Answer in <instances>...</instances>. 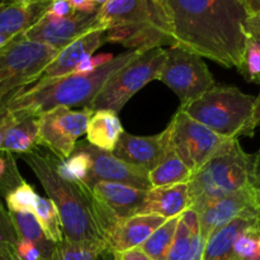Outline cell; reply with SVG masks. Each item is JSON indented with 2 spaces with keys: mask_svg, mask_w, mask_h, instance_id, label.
Returning <instances> with one entry per match:
<instances>
[{
  "mask_svg": "<svg viewBox=\"0 0 260 260\" xmlns=\"http://www.w3.org/2000/svg\"><path fill=\"white\" fill-rule=\"evenodd\" d=\"M165 51L167 60L157 80L177 94L180 106L196 101L216 85L215 78L200 55L175 46Z\"/></svg>",
  "mask_w": 260,
  "mask_h": 260,
  "instance_id": "30bf717a",
  "label": "cell"
},
{
  "mask_svg": "<svg viewBox=\"0 0 260 260\" xmlns=\"http://www.w3.org/2000/svg\"><path fill=\"white\" fill-rule=\"evenodd\" d=\"M32 213L37 220L40 228L42 229L46 238L51 243L58 244L60 241H62L63 233L60 216H58L57 208L50 198H43L38 196Z\"/></svg>",
  "mask_w": 260,
  "mask_h": 260,
  "instance_id": "484cf974",
  "label": "cell"
},
{
  "mask_svg": "<svg viewBox=\"0 0 260 260\" xmlns=\"http://www.w3.org/2000/svg\"><path fill=\"white\" fill-rule=\"evenodd\" d=\"M10 40H12V38H8V37H5V36H3L2 33H0V48H2V47H4V46L7 45V43L9 42Z\"/></svg>",
  "mask_w": 260,
  "mask_h": 260,
  "instance_id": "b9f144b4",
  "label": "cell"
},
{
  "mask_svg": "<svg viewBox=\"0 0 260 260\" xmlns=\"http://www.w3.org/2000/svg\"><path fill=\"white\" fill-rule=\"evenodd\" d=\"M9 2H14V3H28V2H32V0H9Z\"/></svg>",
  "mask_w": 260,
  "mask_h": 260,
  "instance_id": "f6af8a7d",
  "label": "cell"
},
{
  "mask_svg": "<svg viewBox=\"0 0 260 260\" xmlns=\"http://www.w3.org/2000/svg\"><path fill=\"white\" fill-rule=\"evenodd\" d=\"M198 228V217L194 211L189 208L180 215L167 260H184L189 251L193 233Z\"/></svg>",
  "mask_w": 260,
  "mask_h": 260,
  "instance_id": "d4e9b609",
  "label": "cell"
},
{
  "mask_svg": "<svg viewBox=\"0 0 260 260\" xmlns=\"http://www.w3.org/2000/svg\"><path fill=\"white\" fill-rule=\"evenodd\" d=\"M7 114H8L7 108H5L4 106H0V122H2L3 119H4V117L7 116Z\"/></svg>",
  "mask_w": 260,
  "mask_h": 260,
  "instance_id": "7bdbcfd3",
  "label": "cell"
},
{
  "mask_svg": "<svg viewBox=\"0 0 260 260\" xmlns=\"http://www.w3.org/2000/svg\"><path fill=\"white\" fill-rule=\"evenodd\" d=\"M187 210H189L188 183L150 189L139 215H154L169 220Z\"/></svg>",
  "mask_w": 260,
  "mask_h": 260,
  "instance_id": "44dd1931",
  "label": "cell"
},
{
  "mask_svg": "<svg viewBox=\"0 0 260 260\" xmlns=\"http://www.w3.org/2000/svg\"><path fill=\"white\" fill-rule=\"evenodd\" d=\"M114 56L111 53H99L95 56H89L85 57L73 71V75H88V74L94 73L98 69L103 68L104 65L111 62ZM71 75V74H70Z\"/></svg>",
  "mask_w": 260,
  "mask_h": 260,
  "instance_id": "d6a6232c",
  "label": "cell"
},
{
  "mask_svg": "<svg viewBox=\"0 0 260 260\" xmlns=\"http://www.w3.org/2000/svg\"><path fill=\"white\" fill-rule=\"evenodd\" d=\"M179 217L180 216H178L165 221L150 235V238L140 246V249L152 260H167Z\"/></svg>",
  "mask_w": 260,
  "mask_h": 260,
  "instance_id": "4316f807",
  "label": "cell"
},
{
  "mask_svg": "<svg viewBox=\"0 0 260 260\" xmlns=\"http://www.w3.org/2000/svg\"><path fill=\"white\" fill-rule=\"evenodd\" d=\"M250 185L255 194V202L260 212V149L256 151V154L251 155Z\"/></svg>",
  "mask_w": 260,
  "mask_h": 260,
  "instance_id": "836d02e7",
  "label": "cell"
},
{
  "mask_svg": "<svg viewBox=\"0 0 260 260\" xmlns=\"http://www.w3.org/2000/svg\"><path fill=\"white\" fill-rule=\"evenodd\" d=\"M75 150L85 151L90 156V173L85 183L89 188H91V185L96 182H113L131 185L146 192L152 189L149 180V172L118 159L114 156L113 152L96 149L86 140L79 141Z\"/></svg>",
  "mask_w": 260,
  "mask_h": 260,
  "instance_id": "7c38bea8",
  "label": "cell"
},
{
  "mask_svg": "<svg viewBox=\"0 0 260 260\" xmlns=\"http://www.w3.org/2000/svg\"><path fill=\"white\" fill-rule=\"evenodd\" d=\"M167 218L154 215H135L117 221L107 233L106 260H117V255L129 249L140 248Z\"/></svg>",
  "mask_w": 260,
  "mask_h": 260,
  "instance_id": "5bb4252c",
  "label": "cell"
},
{
  "mask_svg": "<svg viewBox=\"0 0 260 260\" xmlns=\"http://www.w3.org/2000/svg\"><path fill=\"white\" fill-rule=\"evenodd\" d=\"M19 239L17 229H15L12 217H10L9 211L5 210L3 202L0 201V245L12 246L15 249Z\"/></svg>",
  "mask_w": 260,
  "mask_h": 260,
  "instance_id": "1f68e13d",
  "label": "cell"
},
{
  "mask_svg": "<svg viewBox=\"0 0 260 260\" xmlns=\"http://www.w3.org/2000/svg\"><path fill=\"white\" fill-rule=\"evenodd\" d=\"M244 4L249 15L260 13V0H244Z\"/></svg>",
  "mask_w": 260,
  "mask_h": 260,
  "instance_id": "ab89813d",
  "label": "cell"
},
{
  "mask_svg": "<svg viewBox=\"0 0 260 260\" xmlns=\"http://www.w3.org/2000/svg\"><path fill=\"white\" fill-rule=\"evenodd\" d=\"M165 131L168 150L174 152L193 174L197 173L228 140H230L198 123L180 108Z\"/></svg>",
  "mask_w": 260,
  "mask_h": 260,
  "instance_id": "9c48e42d",
  "label": "cell"
},
{
  "mask_svg": "<svg viewBox=\"0 0 260 260\" xmlns=\"http://www.w3.org/2000/svg\"><path fill=\"white\" fill-rule=\"evenodd\" d=\"M124 129L116 112L99 109L93 112L86 128V141L96 149L111 151L116 149Z\"/></svg>",
  "mask_w": 260,
  "mask_h": 260,
  "instance_id": "603a6c76",
  "label": "cell"
},
{
  "mask_svg": "<svg viewBox=\"0 0 260 260\" xmlns=\"http://www.w3.org/2000/svg\"><path fill=\"white\" fill-rule=\"evenodd\" d=\"M93 112L88 108L73 111L56 107L38 116L37 146L46 147L60 160L70 157L79 137L86 134Z\"/></svg>",
  "mask_w": 260,
  "mask_h": 260,
  "instance_id": "8fae6325",
  "label": "cell"
},
{
  "mask_svg": "<svg viewBox=\"0 0 260 260\" xmlns=\"http://www.w3.org/2000/svg\"><path fill=\"white\" fill-rule=\"evenodd\" d=\"M94 2H95L96 4H98L99 7H101V5H103L104 3H107V2H108V0H94Z\"/></svg>",
  "mask_w": 260,
  "mask_h": 260,
  "instance_id": "ee69618b",
  "label": "cell"
},
{
  "mask_svg": "<svg viewBox=\"0 0 260 260\" xmlns=\"http://www.w3.org/2000/svg\"><path fill=\"white\" fill-rule=\"evenodd\" d=\"M94 28H101L96 23V13L88 14L75 12L65 18L45 15L33 27L25 30L23 37L60 51Z\"/></svg>",
  "mask_w": 260,
  "mask_h": 260,
  "instance_id": "4fadbf2b",
  "label": "cell"
},
{
  "mask_svg": "<svg viewBox=\"0 0 260 260\" xmlns=\"http://www.w3.org/2000/svg\"><path fill=\"white\" fill-rule=\"evenodd\" d=\"M96 23L107 30V42L131 51L174 46L162 0H108L99 7Z\"/></svg>",
  "mask_w": 260,
  "mask_h": 260,
  "instance_id": "277c9868",
  "label": "cell"
},
{
  "mask_svg": "<svg viewBox=\"0 0 260 260\" xmlns=\"http://www.w3.org/2000/svg\"><path fill=\"white\" fill-rule=\"evenodd\" d=\"M250 207H258L255 202V194L251 187L210 202L202 210L196 212L198 217L201 238L207 241V239L217 229L225 226Z\"/></svg>",
  "mask_w": 260,
  "mask_h": 260,
  "instance_id": "9a60e30c",
  "label": "cell"
},
{
  "mask_svg": "<svg viewBox=\"0 0 260 260\" xmlns=\"http://www.w3.org/2000/svg\"><path fill=\"white\" fill-rule=\"evenodd\" d=\"M90 189L98 202L117 220L139 215L149 192L113 182H96Z\"/></svg>",
  "mask_w": 260,
  "mask_h": 260,
  "instance_id": "ac0fdd59",
  "label": "cell"
},
{
  "mask_svg": "<svg viewBox=\"0 0 260 260\" xmlns=\"http://www.w3.org/2000/svg\"><path fill=\"white\" fill-rule=\"evenodd\" d=\"M250 260H260V259H250Z\"/></svg>",
  "mask_w": 260,
  "mask_h": 260,
  "instance_id": "bcb514c9",
  "label": "cell"
},
{
  "mask_svg": "<svg viewBox=\"0 0 260 260\" xmlns=\"http://www.w3.org/2000/svg\"><path fill=\"white\" fill-rule=\"evenodd\" d=\"M0 260H20L14 248L0 245Z\"/></svg>",
  "mask_w": 260,
  "mask_h": 260,
  "instance_id": "f35d334b",
  "label": "cell"
},
{
  "mask_svg": "<svg viewBox=\"0 0 260 260\" xmlns=\"http://www.w3.org/2000/svg\"><path fill=\"white\" fill-rule=\"evenodd\" d=\"M12 114L13 119L5 131L0 152L24 155L35 151L37 146L38 116L20 113Z\"/></svg>",
  "mask_w": 260,
  "mask_h": 260,
  "instance_id": "7402d4cb",
  "label": "cell"
},
{
  "mask_svg": "<svg viewBox=\"0 0 260 260\" xmlns=\"http://www.w3.org/2000/svg\"><path fill=\"white\" fill-rule=\"evenodd\" d=\"M75 10L70 5L68 0H52L50 5V9L46 13V15L55 18H65L69 15H73Z\"/></svg>",
  "mask_w": 260,
  "mask_h": 260,
  "instance_id": "e575fe53",
  "label": "cell"
},
{
  "mask_svg": "<svg viewBox=\"0 0 260 260\" xmlns=\"http://www.w3.org/2000/svg\"><path fill=\"white\" fill-rule=\"evenodd\" d=\"M165 60L167 51L162 50V47L139 52L131 61L109 76L86 108L91 112L108 109L118 114L137 91L150 81L157 80Z\"/></svg>",
  "mask_w": 260,
  "mask_h": 260,
  "instance_id": "52a82bcc",
  "label": "cell"
},
{
  "mask_svg": "<svg viewBox=\"0 0 260 260\" xmlns=\"http://www.w3.org/2000/svg\"><path fill=\"white\" fill-rule=\"evenodd\" d=\"M251 155L239 139H230L216 151L188 183L189 208L194 212L218 198L250 188Z\"/></svg>",
  "mask_w": 260,
  "mask_h": 260,
  "instance_id": "5b68a950",
  "label": "cell"
},
{
  "mask_svg": "<svg viewBox=\"0 0 260 260\" xmlns=\"http://www.w3.org/2000/svg\"><path fill=\"white\" fill-rule=\"evenodd\" d=\"M254 123L255 127H260V90L255 96V104H254Z\"/></svg>",
  "mask_w": 260,
  "mask_h": 260,
  "instance_id": "60d3db41",
  "label": "cell"
},
{
  "mask_svg": "<svg viewBox=\"0 0 260 260\" xmlns=\"http://www.w3.org/2000/svg\"><path fill=\"white\" fill-rule=\"evenodd\" d=\"M239 73L250 83L260 85V45L249 38L246 41L243 63Z\"/></svg>",
  "mask_w": 260,
  "mask_h": 260,
  "instance_id": "f546056e",
  "label": "cell"
},
{
  "mask_svg": "<svg viewBox=\"0 0 260 260\" xmlns=\"http://www.w3.org/2000/svg\"><path fill=\"white\" fill-rule=\"evenodd\" d=\"M58 51L23 35L0 48V106L12 95L35 84Z\"/></svg>",
  "mask_w": 260,
  "mask_h": 260,
  "instance_id": "ba28073f",
  "label": "cell"
},
{
  "mask_svg": "<svg viewBox=\"0 0 260 260\" xmlns=\"http://www.w3.org/2000/svg\"><path fill=\"white\" fill-rule=\"evenodd\" d=\"M168 152L167 131L154 136H135L124 131L113 150L114 156L151 172Z\"/></svg>",
  "mask_w": 260,
  "mask_h": 260,
  "instance_id": "2e32d148",
  "label": "cell"
},
{
  "mask_svg": "<svg viewBox=\"0 0 260 260\" xmlns=\"http://www.w3.org/2000/svg\"><path fill=\"white\" fill-rule=\"evenodd\" d=\"M162 4L175 47L240 69L248 41L244 0H162Z\"/></svg>",
  "mask_w": 260,
  "mask_h": 260,
  "instance_id": "6da1fadb",
  "label": "cell"
},
{
  "mask_svg": "<svg viewBox=\"0 0 260 260\" xmlns=\"http://www.w3.org/2000/svg\"><path fill=\"white\" fill-rule=\"evenodd\" d=\"M12 154L0 152V194L5 196L23 182Z\"/></svg>",
  "mask_w": 260,
  "mask_h": 260,
  "instance_id": "4dcf8cb0",
  "label": "cell"
},
{
  "mask_svg": "<svg viewBox=\"0 0 260 260\" xmlns=\"http://www.w3.org/2000/svg\"><path fill=\"white\" fill-rule=\"evenodd\" d=\"M117 260H152L149 255L144 253L140 248L129 249L117 255Z\"/></svg>",
  "mask_w": 260,
  "mask_h": 260,
  "instance_id": "74e56055",
  "label": "cell"
},
{
  "mask_svg": "<svg viewBox=\"0 0 260 260\" xmlns=\"http://www.w3.org/2000/svg\"><path fill=\"white\" fill-rule=\"evenodd\" d=\"M246 37L260 45V13L250 14L245 22Z\"/></svg>",
  "mask_w": 260,
  "mask_h": 260,
  "instance_id": "d590c367",
  "label": "cell"
},
{
  "mask_svg": "<svg viewBox=\"0 0 260 260\" xmlns=\"http://www.w3.org/2000/svg\"><path fill=\"white\" fill-rule=\"evenodd\" d=\"M104 43H107V30L104 28H94L84 33L83 36L65 46L62 50L58 51L57 55L48 63L38 80L70 75L84 58L93 56V53Z\"/></svg>",
  "mask_w": 260,
  "mask_h": 260,
  "instance_id": "e0dca14e",
  "label": "cell"
},
{
  "mask_svg": "<svg viewBox=\"0 0 260 260\" xmlns=\"http://www.w3.org/2000/svg\"><path fill=\"white\" fill-rule=\"evenodd\" d=\"M37 197L38 194L33 189L32 185L28 184L25 180H23L18 187L10 190L4 198L5 202H7L8 210L10 212L32 213Z\"/></svg>",
  "mask_w": 260,
  "mask_h": 260,
  "instance_id": "f1b7e54d",
  "label": "cell"
},
{
  "mask_svg": "<svg viewBox=\"0 0 260 260\" xmlns=\"http://www.w3.org/2000/svg\"><path fill=\"white\" fill-rule=\"evenodd\" d=\"M52 0L14 3L0 0V33L8 38L23 35L46 15Z\"/></svg>",
  "mask_w": 260,
  "mask_h": 260,
  "instance_id": "ffe728a7",
  "label": "cell"
},
{
  "mask_svg": "<svg viewBox=\"0 0 260 260\" xmlns=\"http://www.w3.org/2000/svg\"><path fill=\"white\" fill-rule=\"evenodd\" d=\"M255 96L236 86L215 85L196 101L180 106L185 114L226 139L253 136Z\"/></svg>",
  "mask_w": 260,
  "mask_h": 260,
  "instance_id": "8992f818",
  "label": "cell"
},
{
  "mask_svg": "<svg viewBox=\"0 0 260 260\" xmlns=\"http://www.w3.org/2000/svg\"><path fill=\"white\" fill-rule=\"evenodd\" d=\"M73 9L79 13H96L99 9V5L94 0H68Z\"/></svg>",
  "mask_w": 260,
  "mask_h": 260,
  "instance_id": "8d00e7d4",
  "label": "cell"
},
{
  "mask_svg": "<svg viewBox=\"0 0 260 260\" xmlns=\"http://www.w3.org/2000/svg\"><path fill=\"white\" fill-rule=\"evenodd\" d=\"M106 248L86 241H70L63 238L56 244L53 260H98Z\"/></svg>",
  "mask_w": 260,
  "mask_h": 260,
  "instance_id": "83f0119b",
  "label": "cell"
},
{
  "mask_svg": "<svg viewBox=\"0 0 260 260\" xmlns=\"http://www.w3.org/2000/svg\"><path fill=\"white\" fill-rule=\"evenodd\" d=\"M193 173L189 168L174 154L168 150L164 159L149 172V180L152 188L168 187V185L187 184Z\"/></svg>",
  "mask_w": 260,
  "mask_h": 260,
  "instance_id": "cb8c5ba5",
  "label": "cell"
},
{
  "mask_svg": "<svg viewBox=\"0 0 260 260\" xmlns=\"http://www.w3.org/2000/svg\"><path fill=\"white\" fill-rule=\"evenodd\" d=\"M259 225L260 212L258 207L245 210L225 226L217 229L207 239L202 260H231L236 239L245 230Z\"/></svg>",
  "mask_w": 260,
  "mask_h": 260,
  "instance_id": "d6986e66",
  "label": "cell"
},
{
  "mask_svg": "<svg viewBox=\"0 0 260 260\" xmlns=\"http://www.w3.org/2000/svg\"><path fill=\"white\" fill-rule=\"evenodd\" d=\"M141 51H126L114 56L103 68L88 75H66L38 80L10 96L3 106L8 112L40 116L56 107L86 108L93 102L109 76L126 65Z\"/></svg>",
  "mask_w": 260,
  "mask_h": 260,
  "instance_id": "3957f363",
  "label": "cell"
},
{
  "mask_svg": "<svg viewBox=\"0 0 260 260\" xmlns=\"http://www.w3.org/2000/svg\"><path fill=\"white\" fill-rule=\"evenodd\" d=\"M20 156L57 208L63 238L106 248L107 233L118 220L98 202L90 188L81 182L61 178L56 172L53 154H41L35 150Z\"/></svg>",
  "mask_w": 260,
  "mask_h": 260,
  "instance_id": "7a4b0ae2",
  "label": "cell"
}]
</instances>
